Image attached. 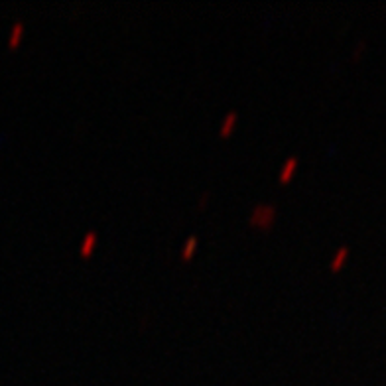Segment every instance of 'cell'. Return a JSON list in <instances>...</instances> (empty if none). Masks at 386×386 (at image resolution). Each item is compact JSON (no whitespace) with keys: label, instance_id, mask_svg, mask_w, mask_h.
Listing matches in <instances>:
<instances>
[{"label":"cell","instance_id":"cell-7","mask_svg":"<svg viewBox=\"0 0 386 386\" xmlns=\"http://www.w3.org/2000/svg\"><path fill=\"white\" fill-rule=\"evenodd\" d=\"M197 246H199L197 236H190V238L184 242V246H182V258H184V260H190L193 254H195Z\"/></svg>","mask_w":386,"mask_h":386},{"label":"cell","instance_id":"cell-2","mask_svg":"<svg viewBox=\"0 0 386 386\" xmlns=\"http://www.w3.org/2000/svg\"><path fill=\"white\" fill-rule=\"evenodd\" d=\"M298 158L296 156H290L286 162H284V166L280 168V172H278V182L280 184H288L294 176H296V170H298Z\"/></svg>","mask_w":386,"mask_h":386},{"label":"cell","instance_id":"cell-3","mask_svg":"<svg viewBox=\"0 0 386 386\" xmlns=\"http://www.w3.org/2000/svg\"><path fill=\"white\" fill-rule=\"evenodd\" d=\"M236 122H238V115H236L234 111L227 113L225 118H223V122H221V126H219V136H221V138H229V136L234 132Z\"/></svg>","mask_w":386,"mask_h":386},{"label":"cell","instance_id":"cell-4","mask_svg":"<svg viewBox=\"0 0 386 386\" xmlns=\"http://www.w3.org/2000/svg\"><path fill=\"white\" fill-rule=\"evenodd\" d=\"M347 258H349V246H341V248L335 252V256L331 258V262H329V270H331L333 274L341 272V268L347 264Z\"/></svg>","mask_w":386,"mask_h":386},{"label":"cell","instance_id":"cell-9","mask_svg":"<svg viewBox=\"0 0 386 386\" xmlns=\"http://www.w3.org/2000/svg\"><path fill=\"white\" fill-rule=\"evenodd\" d=\"M197 203H199V207H201V209H203V207H205V205H207V193H203V195H201V197H199V201H197Z\"/></svg>","mask_w":386,"mask_h":386},{"label":"cell","instance_id":"cell-5","mask_svg":"<svg viewBox=\"0 0 386 386\" xmlns=\"http://www.w3.org/2000/svg\"><path fill=\"white\" fill-rule=\"evenodd\" d=\"M97 232L95 231H91V232H87L85 236H83V242H81V248H79V254L83 256V258H89L93 252H95V246H97Z\"/></svg>","mask_w":386,"mask_h":386},{"label":"cell","instance_id":"cell-1","mask_svg":"<svg viewBox=\"0 0 386 386\" xmlns=\"http://www.w3.org/2000/svg\"><path fill=\"white\" fill-rule=\"evenodd\" d=\"M276 217H278V211L274 205H256L250 213V219L248 223L256 229H262V231H268L274 223H276Z\"/></svg>","mask_w":386,"mask_h":386},{"label":"cell","instance_id":"cell-6","mask_svg":"<svg viewBox=\"0 0 386 386\" xmlns=\"http://www.w3.org/2000/svg\"><path fill=\"white\" fill-rule=\"evenodd\" d=\"M24 32H26L24 22H16V24L10 28V34H8V47H10V49L18 47V43H20V39H22Z\"/></svg>","mask_w":386,"mask_h":386},{"label":"cell","instance_id":"cell-8","mask_svg":"<svg viewBox=\"0 0 386 386\" xmlns=\"http://www.w3.org/2000/svg\"><path fill=\"white\" fill-rule=\"evenodd\" d=\"M363 49H365V41H361L359 45H355V51H353V57H361V53H363Z\"/></svg>","mask_w":386,"mask_h":386}]
</instances>
